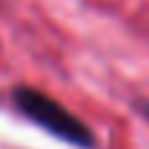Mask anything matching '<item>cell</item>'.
<instances>
[{"label": "cell", "mask_w": 149, "mask_h": 149, "mask_svg": "<svg viewBox=\"0 0 149 149\" xmlns=\"http://www.w3.org/2000/svg\"><path fill=\"white\" fill-rule=\"evenodd\" d=\"M134 110L149 123V100H136V102H134Z\"/></svg>", "instance_id": "7a4b0ae2"}, {"label": "cell", "mask_w": 149, "mask_h": 149, "mask_svg": "<svg viewBox=\"0 0 149 149\" xmlns=\"http://www.w3.org/2000/svg\"><path fill=\"white\" fill-rule=\"evenodd\" d=\"M10 105L18 115H24L52 139H60L76 149H97V134L92 131V126L52 94L29 84H16L10 89Z\"/></svg>", "instance_id": "6da1fadb"}]
</instances>
